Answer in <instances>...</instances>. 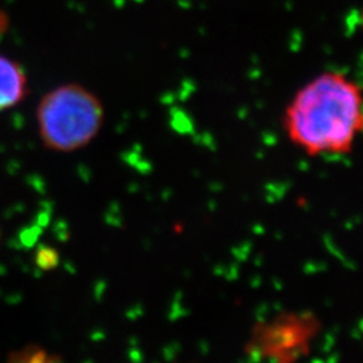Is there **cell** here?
I'll return each mask as SVG.
<instances>
[{"mask_svg": "<svg viewBox=\"0 0 363 363\" xmlns=\"http://www.w3.org/2000/svg\"><path fill=\"white\" fill-rule=\"evenodd\" d=\"M289 139L308 155L349 154L362 130V97L350 79L327 72L313 78L286 106Z\"/></svg>", "mask_w": 363, "mask_h": 363, "instance_id": "1", "label": "cell"}, {"mask_svg": "<svg viewBox=\"0 0 363 363\" xmlns=\"http://www.w3.org/2000/svg\"><path fill=\"white\" fill-rule=\"evenodd\" d=\"M39 136L48 150L74 152L91 143L104 123L101 100L79 84L46 93L37 108Z\"/></svg>", "mask_w": 363, "mask_h": 363, "instance_id": "2", "label": "cell"}, {"mask_svg": "<svg viewBox=\"0 0 363 363\" xmlns=\"http://www.w3.org/2000/svg\"><path fill=\"white\" fill-rule=\"evenodd\" d=\"M320 320L310 311L281 312L271 322L257 323L245 347L253 359L296 362L311 350Z\"/></svg>", "mask_w": 363, "mask_h": 363, "instance_id": "3", "label": "cell"}, {"mask_svg": "<svg viewBox=\"0 0 363 363\" xmlns=\"http://www.w3.org/2000/svg\"><path fill=\"white\" fill-rule=\"evenodd\" d=\"M27 91L28 79L23 66L0 52V112L21 104Z\"/></svg>", "mask_w": 363, "mask_h": 363, "instance_id": "4", "label": "cell"}, {"mask_svg": "<svg viewBox=\"0 0 363 363\" xmlns=\"http://www.w3.org/2000/svg\"><path fill=\"white\" fill-rule=\"evenodd\" d=\"M9 359L11 362L42 363L58 361L60 358L49 355L48 351L40 349L39 346L31 345V346L23 347L22 350L13 351V352H11Z\"/></svg>", "mask_w": 363, "mask_h": 363, "instance_id": "5", "label": "cell"}, {"mask_svg": "<svg viewBox=\"0 0 363 363\" xmlns=\"http://www.w3.org/2000/svg\"><path fill=\"white\" fill-rule=\"evenodd\" d=\"M37 267L42 271H52L60 264V255L55 249L49 247H40L35 255Z\"/></svg>", "mask_w": 363, "mask_h": 363, "instance_id": "6", "label": "cell"}, {"mask_svg": "<svg viewBox=\"0 0 363 363\" xmlns=\"http://www.w3.org/2000/svg\"><path fill=\"white\" fill-rule=\"evenodd\" d=\"M9 30V16L0 10V35H3Z\"/></svg>", "mask_w": 363, "mask_h": 363, "instance_id": "7", "label": "cell"}]
</instances>
